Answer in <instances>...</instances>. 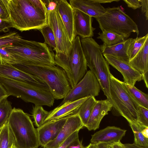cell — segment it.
<instances>
[{"label":"cell","instance_id":"1","mask_svg":"<svg viewBox=\"0 0 148 148\" xmlns=\"http://www.w3.org/2000/svg\"><path fill=\"white\" fill-rule=\"evenodd\" d=\"M12 27L21 32L39 30L48 24L47 12L41 0H2Z\"/></svg>","mask_w":148,"mask_h":148},{"label":"cell","instance_id":"2","mask_svg":"<svg viewBox=\"0 0 148 148\" xmlns=\"http://www.w3.org/2000/svg\"><path fill=\"white\" fill-rule=\"evenodd\" d=\"M12 65L43 81L56 99H64L71 89L65 72L58 66L21 63Z\"/></svg>","mask_w":148,"mask_h":148},{"label":"cell","instance_id":"3","mask_svg":"<svg viewBox=\"0 0 148 148\" xmlns=\"http://www.w3.org/2000/svg\"><path fill=\"white\" fill-rule=\"evenodd\" d=\"M3 47L18 63L56 65L55 54L51 47L44 43L22 38Z\"/></svg>","mask_w":148,"mask_h":148},{"label":"cell","instance_id":"4","mask_svg":"<svg viewBox=\"0 0 148 148\" xmlns=\"http://www.w3.org/2000/svg\"><path fill=\"white\" fill-rule=\"evenodd\" d=\"M80 42L87 66L94 73L107 99L114 106L110 91L109 64L102 54L100 45L92 38H81Z\"/></svg>","mask_w":148,"mask_h":148},{"label":"cell","instance_id":"5","mask_svg":"<svg viewBox=\"0 0 148 148\" xmlns=\"http://www.w3.org/2000/svg\"><path fill=\"white\" fill-rule=\"evenodd\" d=\"M54 61L65 72L71 88L74 87L83 77L88 67L79 37L76 36L67 55L56 53Z\"/></svg>","mask_w":148,"mask_h":148},{"label":"cell","instance_id":"6","mask_svg":"<svg viewBox=\"0 0 148 148\" xmlns=\"http://www.w3.org/2000/svg\"><path fill=\"white\" fill-rule=\"evenodd\" d=\"M0 83L9 95L35 105L53 106L55 99L48 88L0 77Z\"/></svg>","mask_w":148,"mask_h":148},{"label":"cell","instance_id":"7","mask_svg":"<svg viewBox=\"0 0 148 148\" xmlns=\"http://www.w3.org/2000/svg\"><path fill=\"white\" fill-rule=\"evenodd\" d=\"M8 123L16 148H38L39 146L36 129L29 116L22 110L12 108Z\"/></svg>","mask_w":148,"mask_h":148},{"label":"cell","instance_id":"8","mask_svg":"<svg viewBox=\"0 0 148 148\" xmlns=\"http://www.w3.org/2000/svg\"><path fill=\"white\" fill-rule=\"evenodd\" d=\"M103 15L94 18L98 22L102 31L108 30L128 38L132 32L136 33L138 36L139 32L137 25L128 15L118 6L106 8Z\"/></svg>","mask_w":148,"mask_h":148},{"label":"cell","instance_id":"9","mask_svg":"<svg viewBox=\"0 0 148 148\" xmlns=\"http://www.w3.org/2000/svg\"><path fill=\"white\" fill-rule=\"evenodd\" d=\"M110 91L114 110L124 117L128 122H137L138 104L127 91L123 82L111 73L110 76Z\"/></svg>","mask_w":148,"mask_h":148},{"label":"cell","instance_id":"10","mask_svg":"<svg viewBox=\"0 0 148 148\" xmlns=\"http://www.w3.org/2000/svg\"><path fill=\"white\" fill-rule=\"evenodd\" d=\"M101 87L94 73L89 70L82 79L71 88L59 106L68 101H72L84 98L98 95Z\"/></svg>","mask_w":148,"mask_h":148},{"label":"cell","instance_id":"11","mask_svg":"<svg viewBox=\"0 0 148 148\" xmlns=\"http://www.w3.org/2000/svg\"><path fill=\"white\" fill-rule=\"evenodd\" d=\"M48 24L52 29L56 43V53L67 55L72 47V43L56 8L47 12Z\"/></svg>","mask_w":148,"mask_h":148},{"label":"cell","instance_id":"12","mask_svg":"<svg viewBox=\"0 0 148 148\" xmlns=\"http://www.w3.org/2000/svg\"><path fill=\"white\" fill-rule=\"evenodd\" d=\"M103 56L109 65H111L122 74L125 83L133 86L137 82L143 80V75L134 69L128 62L110 56Z\"/></svg>","mask_w":148,"mask_h":148},{"label":"cell","instance_id":"13","mask_svg":"<svg viewBox=\"0 0 148 148\" xmlns=\"http://www.w3.org/2000/svg\"><path fill=\"white\" fill-rule=\"evenodd\" d=\"M0 77L48 88L46 84L39 78L23 72L11 64L0 63Z\"/></svg>","mask_w":148,"mask_h":148},{"label":"cell","instance_id":"14","mask_svg":"<svg viewBox=\"0 0 148 148\" xmlns=\"http://www.w3.org/2000/svg\"><path fill=\"white\" fill-rule=\"evenodd\" d=\"M84 127L77 114L67 116L65 123L56 138L43 146V148H57L73 133L79 131Z\"/></svg>","mask_w":148,"mask_h":148},{"label":"cell","instance_id":"15","mask_svg":"<svg viewBox=\"0 0 148 148\" xmlns=\"http://www.w3.org/2000/svg\"><path fill=\"white\" fill-rule=\"evenodd\" d=\"M67 118L48 121L36 129L39 146L43 147L56 138Z\"/></svg>","mask_w":148,"mask_h":148},{"label":"cell","instance_id":"16","mask_svg":"<svg viewBox=\"0 0 148 148\" xmlns=\"http://www.w3.org/2000/svg\"><path fill=\"white\" fill-rule=\"evenodd\" d=\"M126 130L114 126H109L91 135V143L97 144L103 143L111 145L120 141Z\"/></svg>","mask_w":148,"mask_h":148},{"label":"cell","instance_id":"17","mask_svg":"<svg viewBox=\"0 0 148 148\" xmlns=\"http://www.w3.org/2000/svg\"><path fill=\"white\" fill-rule=\"evenodd\" d=\"M73 12L74 27L76 35L82 38H92L96 29L92 26V17L77 9H73Z\"/></svg>","mask_w":148,"mask_h":148},{"label":"cell","instance_id":"18","mask_svg":"<svg viewBox=\"0 0 148 148\" xmlns=\"http://www.w3.org/2000/svg\"><path fill=\"white\" fill-rule=\"evenodd\" d=\"M56 9L72 43L77 35L74 23L73 9L65 0H56Z\"/></svg>","mask_w":148,"mask_h":148},{"label":"cell","instance_id":"19","mask_svg":"<svg viewBox=\"0 0 148 148\" xmlns=\"http://www.w3.org/2000/svg\"><path fill=\"white\" fill-rule=\"evenodd\" d=\"M89 97L66 102L58 106L49 112L44 123L50 120L59 119L76 114L81 105Z\"/></svg>","mask_w":148,"mask_h":148},{"label":"cell","instance_id":"20","mask_svg":"<svg viewBox=\"0 0 148 148\" xmlns=\"http://www.w3.org/2000/svg\"><path fill=\"white\" fill-rule=\"evenodd\" d=\"M112 107V104L107 99L97 101L86 127L89 131L99 128L102 119Z\"/></svg>","mask_w":148,"mask_h":148},{"label":"cell","instance_id":"21","mask_svg":"<svg viewBox=\"0 0 148 148\" xmlns=\"http://www.w3.org/2000/svg\"><path fill=\"white\" fill-rule=\"evenodd\" d=\"M69 1L73 9L79 10L92 17L100 16L106 11L101 4L93 0H70Z\"/></svg>","mask_w":148,"mask_h":148},{"label":"cell","instance_id":"22","mask_svg":"<svg viewBox=\"0 0 148 148\" xmlns=\"http://www.w3.org/2000/svg\"><path fill=\"white\" fill-rule=\"evenodd\" d=\"M131 39L132 38H129L111 46L106 47L103 45H100L102 54L110 56L129 62L128 51Z\"/></svg>","mask_w":148,"mask_h":148},{"label":"cell","instance_id":"23","mask_svg":"<svg viewBox=\"0 0 148 148\" xmlns=\"http://www.w3.org/2000/svg\"><path fill=\"white\" fill-rule=\"evenodd\" d=\"M129 63L143 77L148 75V39Z\"/></svg>","mask_w":148,"mask_h":148},{"label":"cell","instance_id":"24","mask_svg":"<svg viewBox=\"0 0 148 148\" xmlns=\"http://www.w3.org/2000/svg\"><path fill=\"white\" fill-rule=\"evenodd\" d=\"M97 101L95 97H89L82 104L76 113L85 127Z\"/></svg>","mask_w":148,"mask_h":148},{"label":"cell","instance_id":"25","mask_svg":"<svg viewBox=\"0 0 148 148\" xmlns=\"http://www.w3.org/2000/svg\"><path fill=\"white\" fill-rule=\"evenodd\" d=\"M98 34L97 38L100 39L103 43V45L106 47L117 45L125 40L123 36L108 30H104Z\"/></svg>","mask_w":148,"mask_h":148},{"label":"cell","instance_id":"26","mask_svg":"<svg viewBox=\"0 0 148 148\" xmlns=\"http://www.w3.org/2000/svg\"><path fill=\"white\" fill-rule=\"evenodd\" d=\"M123 85L128 92L139 105L148 109L147 94L138 89L135 86H131L123 82Z\"/></svg>","mask_w":148,"mask_h":148},{"label":"cell","instance_id":"27","mask_svg":"<svg viewBox=\"0 0 148 148\" xmlns=\"http://www.w3.org/2000/svg\"><path fill=\"white\" fill-rule=\"evenodd\" d=\"M129 123L134 134V143L140 146L148 147V138L145 137L142 133V130L147 127L140 125L137 122Z\"/></svg>","mask_w":148,"mask_h":148},{"label":"cell","instance_id":"28","mask_svg":"<svg viewBox=\"0 0 148 148\" xmlns=\"http://www.w3.org/2000/svg\"><path fill=\"white\" fill-rule=\"evenodd\" d=\"M14 139L9 127L8 121L3 127L0 133V148H12Z\"/></svg>","mask_w":148,"mask_h":148},{"label":"cell","instance_id":"29","mask_svg":"<svg viewBox=\"0 0 148 148\" xmlns=\"http://www.w3.org/2000/svg\"><path fill=\"white\" fill-rule=\"evenodd\" d=\"M49 112L45 110L42 106L35 105L32 111V116L34 119L35 125L38 128L44 123Z\"/></svg>","mask_w":148,"mask_h":148},{"label":"cell","instance_id":"30","mask_svg":"<svg viewBox=\"0 0 148 148\" xmlns=\"http://www.w3.org/2000/svg\"><path fill=\"white\" fill-rule=\"evenodd\" d=\"M147 39H148V33L143 36L132 38L128 51L129 61L137 53Z\"/></svg>","mask_w":148,"mask_h":148},{"label":"cell","instance_id":"31","mask_svg":"<svg viewBox=\"0 0 148 148\" xmlns=\"http://www.w3.org/2000/svg\"><path fill=\"white\" fill-rule=\"evenodd\" d=\"M12 109V103L7 99L0 103V128L8 121Z\"/></svg>","mask_w":148,"mask_h":148},{"label":"cell","instance_id":"32","mask_svg":"<svg viewBox=\"0 0 148 148\" xmlns=\"http://www.w3.org/2000/svg\"><path fill=\"white\" fill-rule=\"evenodd\" d=\"M43 36L45 42L44 43L55 50L56 48V43L55 35L51 27L48 24L40 29Z\"/></svg>","mask_w":148,"mask_h":148},{"label":"cell","instance_id":"33","mask_svg":"<svg viewBox=\"0 0 148 148\" xmlns=\"http://www.w3.org/2000/svg\"><path fill=\"white\" fill-rule=\"evenodd\" d=\"M22 38L19 34L15 31L0 35V47L12 43Z\"/></svg>","mask_w":148,"mask_h":148},{"label":"cell","instance_id":"34","mask_svg":"<svg viewBox=\"0 0 148 148\" xmlns=\"http://www.w3.org/2000/svg\"><path fill=\"white\" fill-rule=\"evenodd\" d=\"M18 63V61L5 49L3 46L0 47V63L12 65Z\"/></svg>","mask_w":148,"mask_h":148},{"label":"cell","instance_id":"35","mask_svg":"<svg viewBox=\"0 0 148 148\" xmlns=\"http://www.w3.org/2000/svg\"><path fill=\"white\" fill-rule=\"evenodd\" d=\"M137 122L142 125L148 127V109L140 105L138 106Z\"/></svg>","mask_w":148,"mask_h":148},{"label":"cell","instance_id":"36","mask_svg":"<svg viewBox=\"0 0 148 148\" xmlns=\"http://www.w3.org/2000/svg\"><path fill=\"white\" fill-rule=\"evenodd\" d=\"M0 19L9 23V14L2 0H0Z\"/></svg>","mask_w":148,"mask_h":148},{"label":"cell","instance_id":"37","mask_svg":"<svg viewBox=\"0 0 148 148\" xmlns=\"http://www.w3.org/2000/svg\"><path fill=\"white\" fill-rule=\"evenodd\" d=\"M79 131L73 133L66 140L62 143L57 148H66L69 144L73 140L78 137Z\"/></svg>","mask_w":148,"mask_h":148},{"label":"cell","instance_id":"38","mask_svg":"<svg viewBox=\"0 0 148 148\" xmlns=\"http://www.w3.org/2000/svg\"><path fill=\"white\" fill-rule=\"evenodd\" d=\"M127 5V6L133 10L140 8L141 5L139 0H123Z\"/></svg>","mask_w":148,"mask_h":148},{"label":"cell","instance_id":"39","mask_svg":"<svg viewBox=\"0 0 148 148\" xmlns=\"http://www.w3.org/2000/svg\"><path fill=\"white\" fill-rule=\"evenodd\" d=\"M47 8V12L55 10L56 8V0H43Z\"/></svg>","mask_w":148,"mask_h":148},{"label":"cell","instance_id":"40","mask_svg":"<svg viewBox=\"0 0 148 148\" xmlns=\"http://www.w3.org/2000/svg\"><path fill=\"white\" fill-rule=\"evenodd\" d=\"M141 5V10L142 13L144 14L146 19H148V0H139Z\"/></svg>","mask_w":148,"mask_h":148},{"label":"cell","instance_id":"41","mask_svg":"<svg viewBox=\"0 0 148 148\" xmlns=\"http://www.w3.org/2000/svg\"><path fill=\"white\" fill-rule=\"evenodd\" d=\"M66 148H86V147L83 146L78 137L71 142Z\"/></svg>","mask_w":148,"mask_h":148},{"label":"cell","instance_id":"42","mask_svg":"<svg viewBox=\"0 0 148 148\" xmlns=\"http://www.w3.org/2000/svg\"><path fill=\"white\" fill-rule=\"evenodd\" d=\"M12 26L9 23L0 19V33L8 32L9 31V29Z\"/></svg>","mask_w":148,"mask_h":148},{"label":"cell","instance_id":"43","mask_svg":"<svg viewBox=\"0 0 148 148\" xmlns=\"http://www.w3.org/2000/svg\"><path fill=\"white\" fill-rule=\"evenodd\" d=\"M9 95L0 83V103L4 99H7Z\"/></svg>","mask_w":148,"mask_h":148},{"label":"cell","instance_id":"44","mask_svg":"<svg viewBox=\"0 0 148 148\" xmlns=\"http://www.w3.org/2000/svg\"><path fill=\"white\" fill-rule=\"evenodd\" d=\"M109 145L111 148H125L124 144L122 143L120 141Z\"/></svg>","mask_w":148,"mask_h":148},{"label":"cell","instance_id":"45","mask_svg":"<svg viewBox=\"0 0 148 148\" xmlns=\"http://www.w3.org/2000/svg\"><path fill=\"white\" fill-rule=\"evenodd\" d=\"M124 145L125 148H148L136 145L134 143L132 144H125Z\"/></svg>","mask_w":148,"mask_h":148},{"label":"cell","instance_id":"46","mask_svg":"<svg viewBox=\"0 0 148 148\" xmlns=\"http://www.w3.org/2000/svg\"><path fill=\"white\" fill-rule=\"evenodd\" d=\"M95 2L99 3H110L112 2L115 1L118 2L119 0H93Z\"/></svg>","mask_w":148,"mask_h":148},{"label":"cell","instance_id":"47","mask_svg":"<svg viewBox=\"0 0 148 148\" xmlns=\"http://www.w3.org/2000/svg\"><path fill=\"white\" fill-rule=\"evenodd\" d=\"M142 133L145 137L148 138V127H144L142 130Z\"/></svg>","mask_w":148,"mask_h":148},{"label":"cell","instance_id":"48","mask_svg":"<svg viewBox=\"0 0 148 148\" xmlns=\"http://www.w3.org/2000/svg\"><path fill=\"white\" fill-rule=\"evenodd\" d=\"M97 145V148H108L109 145L108 144L103 143H100Z\"/></svg>","mask_w":148,"mask_h":148},{"label":"cell","instance_id":"49","mask_svg":"<svg viewBox=\"0 0 148 148\" xmlns=\"http://www.w3.org/2000/svg\"><path fill=\"white\" fill-rule=\"evenodd\" d=\"M86 148H97V147L96 144L90 143L86 147Z\"/></svg>","mask_w":148,"mask_h":148},{"label":"cell","instance_id":"50","mask_svg":"<svg viewBox=\"0 0 148 148\" xmlns=\"http://www.w3.org/2000/svg\"><path fill=\"white\" fill-rule=\"evenodd\" d=\"M12 148H16L15 147H14V145H13L12 147Z\"/></svg>","mask_w":148,"mask_h":148},{"label":"cell","instance_id":"51","mask_svg":"<svg viewBox=\"0 0 148 148\" xmlns=\"http://www.w3.org/2000/svg\"><path fill=\"white\" fill-rule=\"evenodd\" d=\"M2 127H1V128H0V132H1V129H2Z\"/></svg>","mask_w":148,"mask_h":148},{"label":"cell","instance_id":"52","mask_svg":"<svg viewBox=\"0 0 148 148\" xmlns=\"http://www.w3.org/2000/svg\"><path fill=\"white\" fill-rule=\"evenodd\" d=\"M108 148H111V147L109 145V146H108Z\"/></svg>","mask_w":148,"mask_h":148}]
</instances>
